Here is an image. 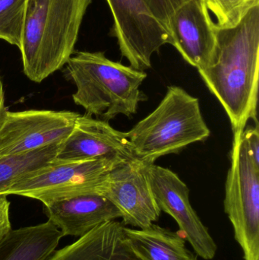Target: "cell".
<instances>
[{
  "instance_id": "cell-1",
  "label": "cell",
  "mask_w": 259,
  "mask_h": 260,
  "mask_svg": "<svg viewBox=\"0 0 259 260\" xmlns=\"http://www.w3.org/2000/svg\"><path fill=\"white\" fill-rule=\"evenodd\" d=\"M229 117L233 131L257 120L259 75V6L234 28L217 30L206 67L198 70Z\"/></svg>"
},
{
  "instance_id": "cell-2",
  "label": "cell",
  "mask_w": 259,
  "mask_h": 260,
  "mask_svg": "<svg viewBox=\"0 0 259 260\" xmlns=\"http://www.w3.org/2000/svg\"><path fill=\"white\" fill-rule=\"evenodd\" d=\"M92 0H27L20 51L24 74L40 83L66 64Z\"/></svg>"
},
{
  "instance_id": "cell-3",
  "label": "cell",
  "mask_w": 259,
  "mask_h": 260,
  "mask_svg": "<svg viewBox=\"0 0 259 260\" xmlns=\"http://www.w3.org/2000/svg\"><path fill=\"white\" fill-rule=\"evenodd\" d=\"M65 65L76 86L73 101L90 117L107 122L120 114L132 118L147 99L140 90L147 73L110 60L104 52H77Z\"/></svg>"
},
{
  "instance_id": "cell-4",
  "label": "cell",
  "mask_w": 259,
  "mask_h": 260,
  "mask_svg": "<svg viewBox=\"0 0 259 260\" xmlns=\"http://www.w3.org/2000/svg\"><path fill=\"white\" fill-rule=\"evenodd\" d=\"M210 134L199 99L176 85L168 87L156 109L126 133L134 157L144 165L178 154Z\"/></svg>"
},
{
  "instance_id": "cell-5",
  "label": "cell",
  "mask_w": 259,
  "mask_h": 260,
  "mask_svg": "<svg viewBox=\"0 0 259 260\" xmlns=\"http://www.w3.org/2000/svg\"><path fill=\"white\" fill-rule=\"evenodd\" d=\"M243 130L234 131L224 206L244 259L259 260V167L249 154Z\"/></svg>"
},
{
  "instance_id": "cell-6",
  "label": "cell",
  "mask_w": 259,
  "mask_h": 260,
  "mask_svg": "<svg viewBox=\"0 0 259 260\" xmlns=\"http://www.w3.org/2000/svg\"><path fill=\"white\" fill-rule=\"evenodd\" d=\"M121 163L109 160L62 163L54 160L12 185L4 196H21L46 204L77 196L100 195V188L108 174Z\"/></svg>"
},
{
  "instance_id": "cell-7",
  "label": "cell",
  "mask_w": 259,
  "mask_h": 260,
  "mask_svg": "<svg viewBox=\"0 0 259 260\" xmlns=\"http://www.w3.org/2000/svg\"><path fill=\"white\" fill-rule=\"evenodd\" d=\"M113 16L111 35L117 38L122 56L140 71L152 67L154 53L171 44L165 27L151 12L145 0H106Z\"/></svg>"
},
{
  "instance_id": "cell-8",
  "label": "cell",
  "mask_w": 259,
  "mask_h": 260,
  "mask_svg": "<svg viewBox=\"0 0 259 260\" xmlns=\"http://www.w3.org/2000/svg\"><path fill=\"white\" fill-rule=\"evenodd\" d=\"M145 173L155 201L161 211L177 223L181 236L197 256L214 259L217 246L190 201V189L176 173L152 164L145 165Z\"/></svg>"
},
{
  "instance_id": "cell-9",
  "label": "cell",
  "mask_w": 259,
  "mask_h": 260,
  "mask_svg": "<svg viewBox=\"0 0 259 260\" xmlns=\"http://www.w3.org/2000/svg\"><path fill=\"white\" fill-rule=\"evenodd\" d=\"M79 115L49 110L6 111L0 125V156L28 152L63 142Z\"/></svg>"
},
{
  "instance_id": "cell-10",
  "label": "cell",
  "mask_w": 259,
  "mask_h": 260,
  "mask_svg": "<svg viewBox=\"0 0 259 260\" xmlns=\"http://www.w3.org/2000/svg\"><path fill=\"white\" fill-rule=\"evenodd\" d=\"M106 197L121 213L125 226L146 229L161 215L145 173V165L136 159L116 166L100 188Z\"/></svg>"
},
{
  "instance_id": "cell-11",
  "label": "cell",
  "mask_w": 259,
  "mask_h": 260,
  "mask_svg": "<svg viewBox=\"0 0 259 260\" xmlns=\"http://www.w3.org/2000/svg\"><path fill=\"white\" fill-rule=\"evenodd\" d=\"M135 159L126 133L114 129L109 122L79 114L74 128L62 142L56 162L109 160L124 162Z\"/></svg>"
},
{
  "instance_id": "cell-12",
  "label": "cell",
  "mask_w": 259,
  "mask_h": 260,
  "mask_svg": "<svg viewBox=\"0 0 259 260\" xmlns=\"http://www.w3.org/2000/svg\"><path fill=\"white\" fill-rule=\"evenodd\" d=\"M217 30L202 0H191L181 6L169 26L171 45L187 63L198 70L205 68L212 56Z\"/></svg>"
},
{
  "instance_id": "cell-13",
  "label": "cell",
  "mask_w": 259,
  "mask_h": 260,
  "mask_svg": "<svg viewBox=\"0 0 259 260\" xmlns=\"http://www.w3.org/2000/svg\"><path fill=\"white\" fill-rule=\"evenodd\" d=\"M48 221L62 236L81 237L97 226L121 218L119 209L97 194L77 196L44 204Z\"/></svg>"
},
{
  "instance_id": "cell-14",
  "label": "cell",
  "mask_w": 259,
  "mask_h": 260,
  "mask_svg": "<svg viewBox=\"0 0 259 260\" xmlns=\"http://www.w3.org/2000/svg\"><path fill=\"white\" fill-rule=\"evenodd\" d=\"M125 228L116 220L103 223L45 260H144L128 242Z\"/></svg>"
},
{
  "instance_id": "cell-15",
  "label": "cell",
  "mask_w": 259,
  "mask_h": 260,
  "mask_svg": "<svg viewBox=\"0 0 259 260\" xmlns=\"http://www.w3.org/2000/svg\"><path fill=\"white\" fill-rule=\"evenodd\" d=\"M50 221L11 230L0 241V260H45L62 238Z\"/></svg>"
},
{
  "instance_id": "cell-16",
  "label": "cell",
  "mask_w": 259,
  "mask_h": 260,
  "mask_svg": "<svg viewBox=\"0 0 259 260\" xmlns=\"http://www.w3.org/2000/svg\"><path fill=\"white\" fill-rule=\"evenodd\" d=\"M125 234L134 251L144 260H198L179 233L157 224L138 230L125 228Z\"/></svg>"
},
{
  "instance_id": "cell-17",
  "label": "cell",
  "mask_w": 259,
  "mask_h": 260,
  "mask_svg": "<svg viewBox=\"0 0 259 260\" xmlns=\"http://www.w3.org/2000/svg\"><path fill=\"white\" fill-rule=\"evenodd\" d=\"M62 142L34 151L0 156V196L12 185L54 161Z\"/></svg>"
},
{
  "instance_id": "cell-18",
  "label": "cell",
  "mask_w": 259,
  "mask_h": 260,
  "mask_svg": "<svg viewBox=\"0 0 259 260\" xmlns=\"http://www.w3.org/2000/svg\"><path fill=\"white\" fill-rule=\"evenodd\" d=\"M27 0H0V39L21 49Z\"/></svg>"
},
{
  "instance_id": "cell-19",
  "label": "cell",
  "mask_w": 259,
  "mask_h": 260,
  "mask_svg": "<svg viewBox=\"0 0 259 260\" xmlns=\"http://www.w3.org/2000/svg\"><path fill=\"white\" fill-rule=\"evenodd\" d=\"M215 18L216 28H234L249 13L259 6V0H202Z\"/></svg>"
},
{
  "instance_id": "cell-20",
  "label": "cell",
  "mask_w": 259,
  "mask_h": 260,
  "mask_svg": "<svg viewBox=\"0 0 259 260\" xmlns=\"http://www.w3.org/2000/svg\"><path fill=\"white\" fill-rule=\"evenodd\" d=\"M157 20L165 27L169 33L170 20L175 12L191 0H145Z\"/></svg>"
},
{
  "instance_id": "cell-21",
  "label": "cell",
  "mask_w": 259,
  "mask_h": 260,
  "mask_svg": "<svg viewBox=\"0 0 259 260\" xmlns=\"http://www.w3.org/2000/svg\"><path fill=\"white\" fill-rule=\"evenodd\" d=\"M243 137L252 160L259 167L258 123H255V127L249 126L246 130H243Z\"/></svg>"
},
{
  "instance_id": "cell-22",
  "label": "cell",
  "mask_w": 259,
  "mask_h": 260,
  "mask_svg": "<svg viewBox=\"0 0 259 260\" xmlns=\"http://www.w3.org/2000/svg\"><path fill=\"white\" fill-rule=\"evenodd\" d=\"M10 203L7 196H0V241L12 230L9 218Z\"/></svg>"
},
{
  "instance_id": "cell-23",
  "label": "cell",
  "mask_w": 259,
  "mask_h": 260,
  "mask_svg": "<svg viewBox=\"0 0 259 260\" xmlns=\"http://www.w3.org/2000/svg\"><path fill=\"white\" fill-rule=\"evenodd\" d=\"M6 111L7 109L5 107V93L4 89H3V84L1 78H0V125H1Z\"/></svg>"
}]
</instances>
